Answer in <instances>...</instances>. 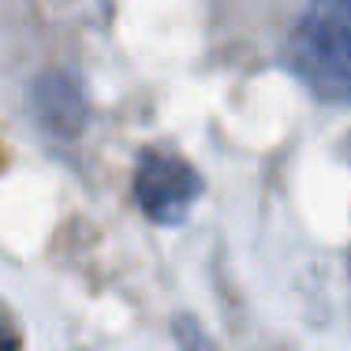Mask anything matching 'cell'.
Returning a JSON list of instances; mask_svg holds the SVG:
<instances>
[{
	"mask_svg": "<svg viewBox=\"0 0 351 351\" xmlns=\"http://www.w3.org/2000/svg\"><path fill=\"white\" fill-rule=\"evenodd\" d=\"M288 53L322 97L351 105V0H303Z\"/></svg>",
	"mask_w": 351,
	"mask_h": 351,
	"instance_id": "6da1fadb",
	"label": "cell"
},
{
	"mask_svg": "<svg viewBox=\"0 0 351 351\" xmlns=\"http://www.w3.org/2000/svg\"><path fill=\"white\" fill-rule=\"evenodd\" d=\"M206 180L187 157L172 149H142L135 161V202L146 221L176 228L187 221L191 206L202 198Z\"/></svg>",
	"mask_w": 351,
	"mask_h": 351,
	"instance_id": "7a4b0ae2",
	"label": "cell"
},
{
	"mask_svg": "<svg viewBox=\"0 0 351 351\" xmlns=\"http://www.w3.org/2000/svg\"><path fill=\"white\" fill-rule=\"evenodd\" d=\"M30 112L53 138H79L86 128V94L71 71H45L30 82Z\"/></svg>",
	"mask_w": 351,
	"mask_h": 351,
	"instance_id": "3957f363",
	"label": "cell"
},
{
	"mask_svg": "<svg viewBox=\"0 0 351 351\" xmlns=\"http://www.w3.org/2000/svg\"><path fill=\"white\" fill-rule=\"evenodd\" d=\"M172 340H176L180 351H217V344L206 337V329L191 314H176L172 317Z\"/></svg>",
	"mask_w": 351,
	"mask_h": 351,
	"instance_id": "277c9868",
	"label": "cell"
},
{
	"mask_svg": "<svg viewBox=\"0 0 351 351\" xmlns=\"http://www.w3.org/2000/svg\"><path fill=\"white\" fill-rule=\"evenodd\" d=\"M0 351H23V337L4 314H0Z\"/></svg>",
	"mask_w": 351,
	"mask_h": 351,
	"instance_id": "5b68a950",
	"label": "cell"
}]
</instances>
